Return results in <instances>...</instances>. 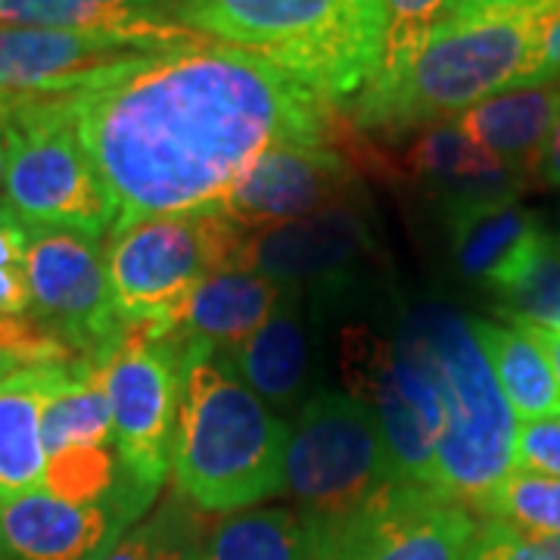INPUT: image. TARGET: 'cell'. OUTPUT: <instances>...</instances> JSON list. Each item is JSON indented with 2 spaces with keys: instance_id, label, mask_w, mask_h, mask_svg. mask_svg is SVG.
Segmentation results:
<instances>
[{
  "instance_id": "cell-46",
  "label": "cell",
  "mask_w": 560,
  "mask_h": 560,
  "mask_svg": "<svg viewBox=\"0 0 560 560\" xmlns=\"http://www.w3.org/2000/svg\"><path fill=\"white\" fill-rule=\"evenodd\" d=\"M558 246H560V237H558Z\"/></svg>"
},
{
  "instance_id": "cell-45",
  "label": "cell",
  "mask_w": 560,
  "mask_h": 560,
  "mask_svg": "<svg viewBox=\"0 0 560 560\" xmlns=\"http://www.w3.org/2000/svg\"><path fill=\"white\" fill-rule=\"evenodd\" d=\"M7 371H10V368H7V364H3V361H0V374H7Z\"/></svg>"
},
{
  "instance_id": "cell-28",
  "label": "cell",
  "mask_w": 560,
  "mask_h": 560,
  "mask_svg": "<svg viewBox=\"0 0 560 560\" xmlns=\"http://www.w3.org/2000/svg\"><path fill=\"white\" fill-rule=\"evenodd\" d=\"M128 480L116 448H69L47 458L44 492L75 504H94L116 495Z\"/></svg>"
},
{
  "instance_id": "cell-47",
  "label": "cell",
  "mask_w": 560,
  "mask_h": 560,
  "mask_svg": "<svg viewBox=\"0 0 560 560\" xmlns=\"http://www.w3.org/2000/svg\"><path fill=\"white\" fill-rule=\"evenodd\" d=\"M0 560H3V558H0Z\"/></svg>"
},
{
  "instance_id": "cell-20",
  "label": "cell",
  "mask_w": 560,
  "mask_h": 560,
  "mask_svg": "<svg viewBox=\"0 0 560 560\" xmlns=\"http://www.w3.org/2000/svg\"><path fill=\"white\" fill-rule=\"evenodd\" d=\"M558 109L560 88L529 84L470 106L458 116V128L523 184L536 178L541 150L558 119Z\"/></svg>"
},
{
  "instance_id": "cell-15",
  "label": "cell",
  "mask_w": 560,
  "mask_h": 560,
  "mask_svg": "<svg viewBox=\"0 0 560 560\" xmlns=\"http://www.w3.org/2000/svg\"><path fill=\"white\" fill-rule=\"evenodd\" d=\"M371 221L359 202L342 200L275 228L246 231L237 271H253L280 287L340 280L371 256Z\"/></svg>"
},
{
  "instance_id": "cell-11",
  "label": "cell",
  "mask_w": 560,
  "mask_h": 560,
  "mask_svg": "<svg viewBox=\"0 0 560 560\" xmlns=\"http://www.w3.org/2000/svg\"><path fill=\"white\" fill-rule=\"evenodd\" d=\"M477 523L458 501L399 480L352 517L305 529L315 560H467Z\"/></svg>"
},
{
  "instance_id": "cell-12",
  "label": "cell",
  "mask_w": 560,
  "mask_h": 560,
  "mask_svg": "<svg viewBox=\"0 0 560 560\" xmlns=\"http://www.w3.org/2000/svg\"><path fill=\"white\" fill-rule=\"evenodd\" d=\"M25 275L32 315L66 340L84 361L103 359L119 342L106 253L101 243L57 228H28Z\"/></svg>"
},
{
  "instance_id": "cell-30",
  "label": "cell",
  "mask_w": 560,
  "mask_h": 560,
  "mask_svg": "<svg viewBox=\"0 0 560 560\" xmlns=\"http://www.w3.org/2000/svg\"><path fill=\"white\" fill-rule=\"evenodd\" d=\"M0 361L10 371H16L38 364H79L84 359L50 327H44L32 312H25L0 315Z\"/></svg>"
},
{
  "instance_id": "cell-1",
  "label": "cell",
  "mask_w": 560,
  "mask_h": 560,
  "mask_svg": "<svg viewBox=\"0 0 560 560\" xmlns=\"http://www.w3.org/2000/svg\"><path fill=\"white\" fill-rule=\"evenodd\" d=\"M62 103L119 209L116 228L219 212L268 150L334 143L346 121L296 75L212 38L121 62Z\"/></svg>"
},
{
  "instance_id": "cell-4",
  "label": "cell",
  "mask_w": 560,
  "mask_h": 560,
  "mask_svg": "<svg viewBox=\"0 0 560 560\" xmlns=\"http://www.w3.org/2000/svg\"><path fill=\"white\" fill-rule=\"evenodd\" d=\"M536 20H445L401 72L368 81L352 103L349 121L359 131L386 135L442 125V119L467 113L489 97L536 84Z\"/></svg>"
},
{
  "instance_id": "cell-22",
  "label": "cell",
  "mask_w": 560,
  "mask_h": 560,
  "mask_svg": "<svg viewBox=\"0 0 560 560\" xmlns=\"http://www.w3.org/2000/svg\"><path fill=\"white\" fill-rule=\"evenodd\" d=\"M452 256L460 275L492 287L536 241L539 221L517 197L448 202Z\"/></svg>"
},
{
  "instance_id": "cell-39",
  "label": "cell",
  "mask_w": 560,
  "mask_h": 560,
  "mask_svg": "<svg viewBox=\"0 0 560 560\" xmlns=\"http://www.w3.org/2000/svg\"><path fill=\"white\" fill-rule=\"evenodd\" d=\"M25 253H28V228L25 224L0 228V268L25 265Z\"/></svg>"
},
{
  "instance_id": "cell-35",
  "label": "cell",
  "mask_w": 560,
  "mask_h": 560,
  "mask_svg": "<svg viewBox=\"0 0 560 560\" xmlns=\"http://www.w3.org/2000/svg\"><path fill=\"white\" fill-rule=\"evenodd\" d=\"M536 40H539V75H536V84L560 81V7L536 20Z\"/></svg>"
},
{
  "instance_id": "cell-10",
  "label": "cell",
  "mask_w": 560,
  "mask_h": 560,
  "mask_svg": "<svg viewBox=\"0 0 560 560\" xmlns=\"http://www.w3.org/2000/svg\"><path fill=\"white\" fill-rule=\"evenodd\" d=\"M184 355L187 342L150 340L125 324L119 342L97 359L113 408V442L121 470L153 495L172 467Z\"/></svg>"
},
{
  "instance_id": "cell-27",
  "label": "cell",
  "mask_w": 560,
  "mask_h": 560,
  "mask_svg": "<svg viewBox=\"0 0 560 560\" xmlns=\"http://www.w3.org/2000/svg\"><path fill=\"white\" fill-rule=\"evenodd\" d=\"M474 511H480L486 521L504 523L529 536H560V480L511 470L474 504Z\"/></svg>"
},
{
  "instance_id": "cell-26",
  "label": "cell",
  "mask_w": 560,
  "mask_h": 560,
  "mask_svg": "<svg viewBox=\"0 0 560 560\" xmlns=\"http://www.w3.org/2000/svg\"><path fill=\"white\" fill-rule=\"evenodd\" d=\"M209 560H315L305 526L283 508H249L209 533Z\"/></svg>"
},
{
  "instance_id": "cell-43",
  "label": "cell",
  "mask_w": 560,
  "mask_h": 560,
  "mask_svg": "<svg viewBox=\"0 0 560 560\" xmlns=\"http://www.w3.org/2000/svg\"><path fill=\"white\" fill-rule=\"evenodd\" d=\"M3 178H7V138L0 131V200H3Z\"/></svg>"
},
{
  "instance_id": "cell-44",
  "label": "cell",
  "mask_w": 560,
  "mask_h": 560,
  "mask_svg": "<svg viewBox=\"0 0 560 560\" xmlns=\"http://www.w3.org/2000/svg\"><path fill=\"white\" fill-rule=\"evenodd\" d=\"M10 224H22V221L10 212V206H7V202L0 200V228H10Z\"/></svg>"
},
{
  "instance_id": "cell-31",
  "label": "cell",
  "mask_w": 560,
  "mask_h": 560,
  "mask_svg": "<svg viewBox=\"0 0 560 560\" xmlns=\"http://www.w3.org/2000/svg\"><path fill=\"white\" fill-rule=\"evenodd\" d=\"M467 560H560V536H529L486 521L477 526Z\"/></svg>"
},
{
  "instance_id": "cell-40",
  "label": "cell",
  "mask_w": 560,
  "mask_h": 560,
  "mask_svg": "<svg viewBox=\"0 0 560 560\" xmlns=\"http://www.w3.org/2000/svg\"><path fill=\"white\" fill-rule=\"evenodd\" d=\"M521 330L523 334H529V337L545 349V355H548V361H551L555 377H558V386H560V330H541V327H521Z\"/></svg>"
},
{
  "instance_id": "cell-5",
  "label": "cell",
  "mask_w": 560,
  "mask_h": 560,
  "mask_svg": "<svg viewBox=\"0 0 560 560\" xmlns=\"http://www.w3.org/2000/svg\"><path fill=\"white\" fill-rule=\"evenodd\" d=\"M420 330L436 364L445 405L433 489L474 508L514 470L517 418L470 330V318L433 312Z\"/></svg>"
},
{
  "instance_id": "cell-37",
  "label": "cell",
  "mask_w": 560,
  "mask_h": 560,
  "mask_svg": "<svg viewBox=\"0 0 560 560\" xmlns=\"http://www.w3.org/2000/svg\"><path fill=\"white\" fill-rule=\"evenodd\" d=\"M156 539H160L156 521L138 523L121 536L119 545L103 560H153L156 558Z\"/></svg>"
},
{
  "instance_id": "cell-14",
  "label": "cell",
  "mask_w": 560,
  "mask_h": 560,
  "mask_svg": "<svg viewBox=\"0 0 560 560\" xmlns=\"http://www.w3.org/2000/svg\"><path fill=\"white\" fill-rule=\"evenodd\" d=\"M359 178L334 143H287L261 156L219 212L241 231H261L349 200Z\"/></svg>"
},
{
  "instance_id": "cell-7",
  "label": "cell",
  "mask_w": 560,
  "mask_h": 560,
  "mask_svg": "<svg viewBox=\"0 0 560 560\" xmlns=\"http://www.w3.org/2000/svg\"><path fill=\"white\" fill-rule=\"evenodd\" d=\"M3 202L25 228H57L97 241L119 209L84 153L62 94H16L3 125Z\"/></svg>"
},
{
  "instance_id": "cell-42",
  "label": "cell",
  "mask_w": 560,
  "mask_h": 560,
  "mask_svg": "<svg viewBox=\"0 0 560 560\" xmlns=\"http://www.w3.org/2000/svg\"><path fill=\"white\" fill-rule=\"evenodd\" d=\"M13 103H16V94H10V91L0 88V131H3V125H7L10 113H13Z\"/></svg>"
},
{
  "instance_id": "cell-9",
  "label": "cell",
  "mask_w": 560,
  "mask_h": 560,
  "mask_svg": "<svg viewBox=\"0 0 560 560\" xmlns=\"http://www.w3.org/2000/svg\"><path fill=\"white\" fill-rule=\"evenodd\" d=\"M340 355L346 389L374 415L401 480L433 489L445 405L423 330L389 340L368 327H349Z\"/></svg>"
},
{
  "instance_id": "cell-18",
  "label": "cell",
  "mask_w": 560,
  "mask_h": 560,
  "mask_svg": "<svg viewBox=\"0 0 560 560\" xmlns=\"http://www.w3.org/2000/svg\"><path fill=\"white\" fill-rule=\"evenodd\" d=\"M283 290L287 287L253 271L212 275L184 300L165 337L180 342H206L219 355H228L259 330L261 320L283 300Z\"/></svg>"
},
{
  "instance_id": "cell-16",
  "label": "cell",
  "mask_w": 560,
  "mask_h": 560,
  "mask_svg": "<svg viewBox=\"0 0 560 560\" xmlns=\"http://www.w3.org/2000/svg\"><path fill=\"white\" fill-rule=\"evenodd\" d=\"M143 50L103 35L0 25V88L10 94H69Z\"/></svg>"
},
{
  "instance_id": "cell-13",
  "label": "cell",
  "mask_w": 560,
  "mask_h": 560,
  "mask_svg": "<svg viewBox=\"0 0 560 560\" xmlns=\"http://www.w3.org/2000/svg\"><path fill=\"white\" fill-rule=\"evenodd\" d=\"M153 492L128 480L116 495L75 504L50 492L0 501L3 560H103L147 514Z\"/></svg>"
},
{
  "instance_id": "cell-25",
  "label": "cell",
  "mask_w": 560,
  "mask_h": 560,
  "mask_svg": "<svg viewBox=\"0 0 560 560\" xmlns=\"http://www.w3.org/2000/svg\"><path fill=\"white\" fill-rule=\"evenodd\" d=\"M499 312L514 327L560 330V246L545 231L495 283Z\"/></svg>"
},
{
  "instance_id": "cell-32",
  "label": "cell",
  "mask_w": 560,
  "mask_h": 560,
  "mask_svg": "<svg viewBox=\"0 0 560 560\" xmlns=\"http://www.w3.org/2000/svg\"><path fill=\"white\" fill-rule=\"evenodd\" d=\"M153 521L160 529L153 560H209V536L180 501L165 504Z\"/></svg>"
},
{
  "instance_id": "cell-2",
  "label": "cell",
  "mask_w": 560,
  "mask_h": 560,
  "mask_svg": "<svg viewBox=\"0 0 560 560\" xmlns=\"http://www.w3.org/2000/svg\"><path fill=\"white\" fill-rule=\"evenodd\" d=\"M287 423L206 342H187L175 486L194 508L241 514L287 486Z\"/></svg>"
},
{
  "instance_id": "cell-29",
  "label": "cell",
  "mask_w": 560,
  "mask_h": 560,
  "mask_svg": "<svg viewBox=\"0 0 560 560\" xmlns=\"http://www.w3.org/2000/svg\"><path fill=\"white\" fill-rule=\"evenodd\" d=\"M452 3L455 0H383L386 40H383V62L377 69L381 79L396 75L418 57L427 38L452 16Z\"/></svg>"
},
{
  "instance_id": "cell-23",
  "label": "cell",
  "mask_w": 560,
  "mask_h": 560,
  "mask_svg": "<svg viewBox=\"0 0 560 560\" xmlns=\"http://www.w3.org/2000/svg\"><path fill=\"white\" fill-rule=\"evenodd\" d=\"M470 330L482 346L514 418L523 423L560 418L558 377L539 342L521 327L511 330L489 320H470Z\"/></svg>"
},
{
  "instance_id": "cell-24",
  "label": "cell",
  "mask_w": 560,
  "mask_h": 560,
  "mask_svg": "<svg viewBox=\"0 0 560 560\" xmlns=\"http://www.w3.org/2000/svg\"><path fill=\"white\" fill-rule=\"evenodd\" d=\"M40 436L47 458L69 448H103L113 442V408L101 361H79L66 368L60 386L44 405Z\"/></svg>"
},
{
  "instance_id": "cell-36",
  "label": "cell",
  "mask_w": 560,
  "mask_h": 560,
  "mask_svg": "<svg viewBox=\"0 0 560 560\" xmlns=\"http://www.w3.org/2000/svg\"><path fill=\"white\" fill-rule=\"evenodd\" d=\"M32 308V290L25 265L0 268V315H25Z\"/></svg>"
},
{
  "instance_id": "cell-8",
  "label": "cell",
  "mask_w": 560,
  "mask_h": 560,
  "mask_svg": "<svg viewBox=\"0 0 560 560\" xmlns=\"http://www.w3.org/2000/svg\"><path fill=\"white\" fill-rule=\"evenodd\" d=\"M399 480L381 427L359 399L320 389L302 401L287 445V486L305 529L352 517Z\"/></svg>"
},
{
  "instance_id": "cell-41",
  "label": "cell",
  "mask_w": 560,
  "mask_h": 560,
  "mask_svg": "<svg viewBox=\"0 0 560 560\" xmlns=\"http://www.w3.org/2000/svg\"><path fill=\"white\" fill-rule=\"evenodd\" d=\"M91 3H103V7H128V10H150V13H168L172 0H91ZM172 16V13H168Z\"/></svg>"
},
{
  "instance_id": "cell-33",
  "label": "cell",
  "mask_w": 560,
  "mask_h": 560,
  "mask_svg": "<svg viewBox=\"0 0 560 560\" xmlns=\"http://www.w3.org/2000/svg\"><path fill=\"white\" fill-rule=\"evenodd\" d=\"M514 470L560 480V418L523 423L514 445Z\"/></svg>"
},
{
  "instance_id": "cell-34",
  "label": "cell",
  "mask_w": 560,
  "mask_h": 560,
  "mask_svg": "<svg viewBox=\"0 0 560 560\" xmlns=\"http://www.w3.org/2000/svg\"><path fill=\"white\" fill-rule=\"evenodd\" d=\"M560 0H455L448 20H486V16H529L539 20L558 10Z\"/></svg>"
},
{
  "instance_id": "cell-19",
  "label": "cell",
  "mask_w": 560,
  "mask_h": 560,
  "mask_svg": "<svg viewBox=\"0 0 560 560\" xmlns=\"http://www.w3.org/2000/svg\"><path fill=\"white\" fill-rule=\"evenodd\" d=\"M69 364H38L0 374V501L44 489V405Z\"/></svg>"
},
{
  "instance_id": "cell-38",
  "label": "cell",
  "mask_w": 560,
  "mask_h": 560,
  "mask_svg": "<svg viewBox=\"0 0 560 560\" xmlns=\"http://www.w3.org/2000/svg\"><path fill=\"white\" fill-rule=\"evenodd\" d=\"M536 178H539L545 187H560V109L558 119L551 125V135L545 140V150H541Z\"/></svg>"
},
{
  "instance_id": "cell-6",
  "label": "cell",
  "mask_w": 560,
  "mask_h": 560,
  "mask_svg": "<svg viewBox=\"0 0 560 560\" xmlns=\"http://www.w3.org/2000/svg\"><path fill=\"white\" fill-rule=\"evenodd\" d=\"M243 234L221 212L162 215L109 231L103 253L121 324L162 340L202 280L237 271Z\"/></svg>"
},
{
  "instance_id": "cell-17",
  "label": "cell",
  "mask_w": 560,
  "mask_h": 560,
  "mask_svg": "<svg viewBox=\"0 0 560 560\" xmlns=\"http://www.w3.org/2000/svg\"><path fill=\"white\" fill-rule=\"evenodd\" d=\"M221 359L265 405H302L312 383V340L300 287H287L259 330Z\"/></svg>"
},
{
  "instance_id": "cell-3",
  "label": "cell",
  "mask_w": 560,
  "mask_h": 560,
  "mask_svg": "<svg viewBox=\"0 0 560 560\" xmlns=\"http://www.w3.org/2000/svg\"><path fill=\"white\" fill-rule=\"evenodd\" d=\"M194 35L259 54L327 101L359 97L386 40L383 0H172Z\"/></svg>"
},
{
  "instance_id": "cell-21",
  "label": "cell",
  "mask_w": 560,
  "mask_h": 560,
  "mask_svg": "<svg viewBox=\"0 0 560 560\" xmlns=\"http://www.w3.org/2000/svg\"><path fill=\"white\" fill-rule=\"evenodd\" d=\"M0 25H25V28H62L103 35L138 47L143 54L168 50L184 40L202 38L172 20L168 13L128 10V7H103L91 0H0Z\"/></svg>"
}]
</instances>
